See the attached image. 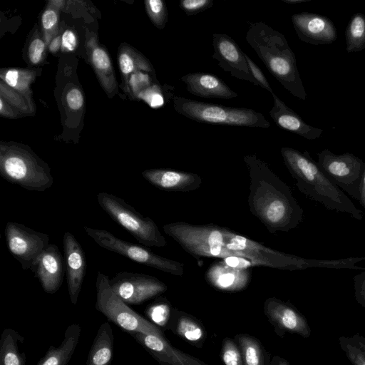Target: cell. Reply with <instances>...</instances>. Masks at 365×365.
I'll list each match as a JSON object with an SVG mask.
<instances>
[{
	"instance_id": "4316f807",
	"label": "cell",
	"mask_w": 365,
	"mask_h": 365,
	"mask_svg": "<svg viewBox=\"0 0 365 365\" xmlns=\"http://www.w3.org/2000/svg\"><path fill=\"white\" fill-rule=\"evenodd\" d=\"M346 51L359 52L365 48V16L356 13L351 16L345 31Z\"/></svg>"
},
{
	"instance_id": "5bb4252c",
	"label": "cell",
	"mask_w": 365,
	"mask_h": 365,
	"mask_svg": "<svg viewBox=\"0 0 365 365\" xmlns=\"http://www.w3.org/2000/svg\"><path fill=\"white\" fill-rule=\"evenodd\" d=\"M213 54L212 57L218 61V66L225 71L240 80L259 84L254 78L245 58V53L238 44L225 34L215 33L212 35Z\"/></svg>"
},
{
	"instance_id": "cb8c5ba5",
	"label": "cell",
	"mask_w": 365,
	"mask_h": 365,
	"mask_svg": "<svg viewBox=\"0 0 365 365\" xmlns=\"http://www.w3.org/2000/svg\"><path fill=\"white\" fill-rule=\"evenodd\" d=\"M81 328L78 324H71L66 329L59 346H49L45 355L36 365H68L78 343Z\"/></svg>"
},
{
	"instance_id": "277c9868",
	"label": "cell",
	"mask_w": 365,
	"mask_h": 365,
	"mask_svg": "<svg viewBox=\"0 0 365 365\" xmlns=\"http://www.w3.org/2000/svg\"><path fill=\"white\" fill-rule=\"evenodd\" d=\"M225 234L226 239L225 247L230 250L239 252L245 258L251 259L254 267L263 266L290 271L312 267L361 269V267L356 264L365 260V257H352L339 259H306L267 247L226 228Z\"/></svg>"
},
{
	"instance_id": "9c48e42d",
	"label": "cell",
	"mask_w": 365,
	"mask_h": 365,
	"mask_svg": "<svg viewBox=\"0 0 365 365\" xmlns=\"http://www.w3.org/2000/svg\"><path fill=\"white\" fill-rule=\"evenodd\" d=\"M97 200L111 219L140 244L157 247L166 245L167 242L154 221L143 217L123 198L107 192H99Z\"/></svg>"
},
{
	"instance_id": "bcb514c9",
	"label": "cell",
	"mask_w": 365,
	"mask_h": 365,
	"mask_svg": "<svg viewBox=\"0 0 365 365\" xmlns=\"http://www.w3.org/2000/svg\"><path fill=\"white\" fill-rule=\"evenodd\" d=\"M282 1L283 2H284V3H286V4H301V3L309 1L311 0H282Z\"/></svg>"
},
{
	"instance_id": "ab89813d",
	"label": "cell",
	"mask_w": 365,
	"mask_h": 365,
	"mask_svg": "<svg viewBox=\"0 0 365 365\" xmlns=\"http://www.w3.org/2000/svg\"><path fill=\"white\" fill-rule=\"evenodd\" d=\"M63 46L68 51H73L76 45V39L74 34L71 30L63 32L61 38Z\"/></svg>"
},
{
	"instance_id": "3957f363",
	"label": "cell",
	"mask_w": 365,
	"mask_h": 365,
	"mask_svg": "<svg viewBox=\"0 0 365 365\" xmlns=\"http://www.w3.org/2000/svg\"><path fill=\"white\" fill-rule=\"evenodd\" d=\"M245 39L282 86L294 97L306 100L296 57L285 36L265 23L257 21L250 24Z\"/></svg>"
},
{
	"instance_id": "836d02e7",
	"label": "cell",
	"mask_w": 365,
	"mask_h": 365,
	"mask_svg": "<svg viewBox=\"0 0 365 365\" xmlns=\"http://www.w3.org/2000/svg\"><path fill=\"white\" fill-rule=\"evenodd\" d=\"M146 314L158 324H163L168 314V307L165 304H153L145 311Z\"/></svg>"
},
{
	"instance_id": "b9f144b4",
	"label": "cell",
	"mask_w": 365,
	"mask_h": 365,
	"mask_svg": "<svg viewBox=\"0 0 365 365\" xmlns=\"http://www.w3.org/2000/svg\"><path fill=\"white\" fill-rule=\"evenodd\" d=\"M119 65L121 71L128 74L130 73L134 68L133 62L130 57L126 53H122L119 57Z\"/></svg>"
},
{
	"instance_id": "4dcf8cb0",
	"label": "cell",
	"mask_w": 365,
	"mask_h": 365,
	"mask_svg": "<svg viewBox=\"0 0 365 365\" xmlns=\"http://www.w3.org/2000/svg\"><path fill=\"white\" fill-rule=\"evenodd\" d=\"M146 3L152 20L156 26L163 29L168 21V12L164 1L149 0Z\"/></svg>"
},
{
	"instance_id": "7c38bea8",
	"label": "cell",
	"mask_w": 365,
	"mask_h": 365,
	"mask_svg": "<svg viewBox=\"0 0 365 365\" xmlns=\"http://www.w3.org/2000/svg\"><path fill=\"white\" fill-rule=\"evenodd\" d=\"M4 232L9 250L24 270L30 269L34 260L48 245L47 234L18 222H8Z\"/></svg>"
},
{
	"instance_id": "8fae6325",
	"label": "cell",
	"mask_w": 365,
	"mask_h": 365,
	"mask_svg": "<svg viewBox=\"0 0 365 365\" xmlns=\"http://www.w3.org/2000/svg\"><path fill=\"white\" fill-rule=\"evenodd\" d=\"M317 163L323 172L343 191L359 200L364 168L363 160L350 153L336 155L329 149L318 153Z\"/></svg>"
},
{
	"instance_id": "7bdbcfd3",
	"label": "cell",
	"mask_w": 365,
	"mask_h": 365,
	"mask_svg": "<svg viewBox=\"0 0 365 365\" xmlns=\"http://www.w3.org/2000/svg\"><path fill=\"white\" fill-rule=\"evenodd\" d=\"M142 98L153 108L160 107L163 105L164 103L163 96L158 93L145 94Z\"/></svg>"
},
{
	"instance_id": "ba28073f",
	"label": "cell",
	"mask_w": 365,
	"mask_h": 365,
	"mask_svg": "<svg viewBox=\"0 0 365 365\" xmlns=\"http://www.w3.org/2000/svg\"><path fill=\"white\" fill-rule=\"evenodd\" d=\"M96 309L122 330L130 334L143 332L163 336L161 330L153 323L133 311L112 289L108 277L98 272Z\"/></svg>"
},
{
	"instance_id": "f546056e",
	"label": "cell",
	"mask_w": 365,
	"mask_h": 365,
	"mask_svg": "<svg viewBox=\"0 0 365 365\" xmlns=\"http://www.w3.org/2000/svg\"><path fill=\"white\" fill-rule=\"evenodd\" d=\"M175 331L181 337L190 342L200 341L204 336L202 326L187 316H182L178 319Z\"/></svg>"
},
{
	"instance_id": "2e32d148",
	"label": "cell",
	"mask_w": 365,
	"mask_h": 365,
	"mask_svg": "<svg viewBox=\"0 0 365 365\" xmlns=\"http://www.w3.org/2000/svg\"><path fill=\"white\" fill-rule=\"evenodd\" d=\"M299 39L312 45L333 43L337 38L334 23L327 16L309 12L295 14L291 17Z\"/></svg>"
},
{
	"instance_id": "6da1fadb",
	"label": "cell",
	"mask_w": 365,
	"mask_h": 365,
	"mask_svg": "<svg viewBox=\"0 0 365 365\" xmlns=\"http://www.w3.org/2000/svg\"><path fill=\"white\" fill-rule=\"evenodd\" d=\"M250 178L248 205L271 233L288 232L303 220L304 211L290 187L256 155L244 156Z\"/></svg>"
},
{
	"instance_id": "603a6c76",
	"label": "cell",
	"mask_w": 365,
	"mask_h": 365,
	"mask_svg": "<svg viewBox=\"0 0 365 365\" xmlns=\"http://www.w3.org/2000/svg\"><path fill=\"white\" fill-rule=\"evenodd\" d=\"M209 284L220 290L237 292L249 284L250 273L248 269H238L227 265L222 261L212 264L206 272Z\"/></svg>"
},
{
	"instance_id": "1f68e13d",
	"label": "cell",
	"mask_w": 365,
	"mask_h": 365,
	"mask_svg": "<svg viewBox=\"0 0 365 365\" xmlns=\"http://www.w3.org/2000/svg\"><path fill=\"white\" fill-rule=\"evenodd\" d=\"M222 360L225 365H244L241 354L231 339H225L222 349Z\"/></svg>"
},
{
	"instance_id": "e575fe53",
	"label": "cell",
	"mask_w": 365,
	"mask_h": 365,
	"mask_svg": "<svg viewBox=\"0 0 365 365\" xmlns=\"http://www.w3.org/2000/svg\"><path fill=\"white\" fill-rule=\"evenodd\" d=\"M354 296L357 302L365 307V268L354 278Z\"/></svg>"
},
{
	"instance_id": "7dc6e473",
	"label": "cell",
	"mask_w": 365,
	"mask_h": 365,
	"mask_svg": "<svg viewBox=\"0 0 365 365\" xmlns=\"http://www.w3.org/2000/svg\"><path fill=\"white\" fill-rule=\"evenodd\" d=\"M277 365H289L288 362L284 359H280Z\"/></svg>"
},
{
	"instance_id": "74e56055",
	"label": "cell",
	"mask_w": 365,
	"mask_h": 365,
	"mask_svg": "<svg viewBox=\"0 0 365 365\" xmlns=\"http://www.w3.org/2000/svg\"><path fill=\"white\" fill-rule=\"evenodd\" d=\"M92 59L95 66L102 70L110 67V59L107 53L101 48L94 49L92 54Z\"/></svg>"
},
{
	"instance_id": "484cf974",
	"label": "cell",
	"mask_w": 365,
	"mask_h": 365,
	"mask_svg": "<svg viewBox=\"0 0 365 365\" xmlns=\"http://www.w3.org/2000/svg\"><path fill=\"white\" fill-rule=\"evenodd\" d=\"M25 339L14 329H5L0 339V365H25Z\"/></svg>"
},
{
	"instance_id": "f6af8a7d",
	"label": "cell",
	"mask_w": 365,
	"mask_h": 365,
	"mask_svg": "<svg viewBox=\"0 0 365 365\" xmlns=\"http://www.w3.org/2000/svg\"><path fill=\"white\" fill-rule=\"evenodd\" d=\"M360 205L365 210V163L364 168L361 177V180L359 187V199Z\"/></svg>"
},
{
	"instance_id": "52a82bcc",
	"label": "cell",
	"mask_w": 365,
	"mask_h": 365,
	"mask_svg": "<svg viewBox=\"0 0 365 365\" xmlns=\"http://www.w3.org/2000/svg\"><path fill=\"white\" fill-rule=\"evenodd\" d=\"M0 173L6 181L29 191L43 192L53 183L48 166L33 154L17 150H4Z\"/></svg>"
},
{
	"instance_id": "f1b7e54d",
	"label": "cell",
	"mask_w": 365,
	"mask_h": 365,
	"mask_svg": "<svg viewBox=\"0 0 365 365\" xmlns=\"http://www.w3.org/2000/svg\"><path fill=\"white\" fill-rule=\"evenodd\" d=\"M244 365H264V356L259 343L247 335L238 336Z\"/></svg>"
},
{
	"instance_id": "ee69618b",
	"label": "cell",
	"mask_w": 365,
	"mask_h": 365,
	"mask_svg": "<svg viewBox=\"0 0 365 365\" xmlns=\"http://www.w3.org/2000/svg\"><path fill=\"white\" fill-rule=\"evenodd\" d=\"M19 73L16 70H9L5 75L6 82L11 87H15L18 83Z\"/></svg>"
},
{
	"instance_id": "7402d4cb",
	"label": "cell",
	"mask_w": 365,
	"mask_h": 365,
	"mask_svg": "<svg viewBox=\"0 0 365 365\" xmlns=\"http://www.w3.org/2000/svg\"><path fill=\"white\" fill-rule=\"evenodd\" d=\"M271 94L274 99V106L269 113L277 126L308 140H315L322 135V129L307 124L274 92Z\"/></svg>"
},
{
	"instance_id": "ac0fdd59",
	"label": "cell",
	"mask_w": 365,
	"mask_h": 365,
	"mask_svg": "<svg viewBox=\"0 0 365 365\" xmlns=\"http://www.w3.org/2000/svg\"><path fill=\"white\" fill-rule=\"evenodd\" d=\"M161 365H207L171 346L164 337L143 332L130 334Z\"/></svg>"
},
{
	"instance_id": "7a4b0ae2",
	"label": "cell",
	"mask_w": 365,
	"mask_h": 365,
	"mask_svg": "<svg viewBox=\"0 0 365 365\" xmlns=\"http://www.w3.org/2000/svg\"><path fill=\"white\" fill-rule=\"evenodd\" d=\"M281 154L301 192L328 210L349 214L357 220L363 219V211L323 172L307 151L283 147Z\"/></svg>"
},
{
	"instance_id": "ffe728a7",
	"label": "cell",
	"mask_w": 365,
	"mask_h": 365,
	"mask_svg": "<svg viewBox=\"0 0 365 365\" xmlns=\"http://www.w3.org/2000/svg\"><path fill=\"white\" fill-rule=\"evenodd\" d=\"M142 175L155 187L168 191H192L202 184L198 175L178 170L150 169L143 171Z\"/></svg>"
},
{
	"instance_id": "8d00e7d4",
	"label": "cell",
	"mask_w": 365,
	"mask_h": 365,
	"mask_svg": "<svg viewBox=\"0 0 365 365\" xmlns=\"http://www.w3.org/2000/svg\"><path fill=\"white\" fill-rule=\"evenodd\" d=\"M44 43L38 38L34 39L31 43L29 48V56L32 63H37L39 62L44 50Z\"/></svg>"
},
{
	"instance_id": "d6986e66",
	"label": "cell",
	"mask_w": 365,
	"mask_h": 365,
	"mask_svg": "<svg viewBox=\"0 0 365 365\" xmlns=\"http://www.w3.org/2000/svg\"><path fill=\"white\" fill-rule=\"evenodd\" d=\"M266 315L281 330L307 338L311 329L307 319L293 306L276 298L264 303Z\"/></svg>"
},
{
	"instance_id": "5b68a950",
	"label": "cell",
	"mask_w": 365,
	"mask_h": 365,
	"mask_svg": "<svg viewBox=\"0 0 365 365\" xmlns=\"http://www.w3.org/2000/svg\"><path fill=\"white\" fill-rule=\"evenodd\" d=\"M174 109L192 120L210 124L266 128L270 123L251 108L227 107L182 96L173 98Z\"/></svg>"
},
{
	"instance_id": "d590c367",
	"label": "cell",
	"mask_w": 365,
	"mask_h": 365,
	"mask_svg": "<svg viewBox=\"0 0 365 365\" xmlns=\"http://www.w3.org/2000/svg\"><path fill=\"white\" fill-rule=\"evenodd\" d=\"M245 58L248 66L250 67V70L252 73L255 81L259 84V86L266 89L270 93H273V90L271 88L269 82L267 81L266 77L264 73L261 71V69L257 66V64L245 53Z\"/></svg>"
},
{
	"instance_id": "8992f818",
	"label": "cell",
	"mask_w": 365,
	"mask_h": 365,
	"mask_svg": "<svg viewBox=\"0 0 365 365\" xmlns=\"http://www.w3.org/2000/svg\"><path fill=\"white\" fill-rule=\"evenodd\" d=\"M163 229L185 250L195 257H243L240 252L225 247L226 239L224 227L210 225H195L178 222L165 225Z\"/></svg>"
},
{
	"instance_id": "9a60e30c",
	"label": "cell",
	"mask_w": 365,
	"mask_h": 365,
	"mask_svg": "<svg viewBox=\"0 0 365 365\" xmlns=\"http://www.w3.org/2000/svg\"><path fill=\"white\" fill-rule=\"evenodd\" d=\"M30 269L38 279L43 291L54 294L62 285L66 262L58 247L48 244L32 263Z\"/></svg>"
},
{
	"instance_id": "d4e9b609",
	"label": "cell",
	"mask_w": 365,
	"mask_h": 365,
	"mask_svg": "<svg viewBox=\"0 0 365 365\" xmlns=\"http://www.w3.org/2000/svg\"><path fill=\"white\" fill-rule=\"evenodd\" d=\"M114 351V335L110 324L103 323L94 338L86 365H110Z\"/></svg>"
},
{
	"instance_id": "d6a6232c",
	"label": "cell",
	"mask_w": 365,
	"mask_h": 365,
	"mask_svg": "<svg viewBox=\"0 0 365 365\" xmlns=\"http://www.w3.org/2000/svg\"><path fill=\"white\" fill-rule=\"evenodd\" d=\"M213 4V0H182L180 7L186 15L193 16L211 8Z\"/></svg>"
},
{
	"instance_id": "83f0119b",
	"label": "cell",
	"mask_w": 365,
	"mask_h": 365,
	"mask_svg": "<svg viewBox=\"0 0 365 365\" xmlns=\"http://www.w3.org/2000/svg\"><path fill=\"white\" fill-rule=\"evenodd\" d=\"M339 344L352 365H365V337L359 334L342 336Z\"/></svg>"
},
{
	"instance_id": "e0dca14e",
	"label": "cell",
	"mask_w": 365,
	"mask_h": 365,
	"mask_svg": "<svg viewBox=\"0 0 365 365\" xmlns=\"http://www.w3.org/2000/svg\"><path fill=\"white\" fill-rule=\"evenodd\" d=\"M68 290L71 302L76 304L86 270L85 252L76 237L66 232L63 237Z\"/></svg>"
},
{
	"instance_id": "44dd1931",
	"label": "cell",
	"mask_w": 365,
	"mask_h": 365,
	"mask_svg": "<svg viewBox=\"0 0 365 365\" xmlns=\"http://www.w3.org/2000/svg\"><path fill=\"white\" fill-rule=\"evenodd\" d=\"M180 81L185 83L190 93L199 97L231 99L238 96L222 79L209 73H187Z\"/></svg>"
},
{
	"instance_id": "60d3db41",
	"label": "cell",
	"mask_w": 365,
	"mask_h": 365,
	"mask_svg": "<svg viewBox=\"0 0 365 365\" xmlns=\"http://www.w3.org/2000/svg\"><path fill=\"white\" fill-rule=\"evenodd\" d=\"M57 22V15L53 10H47L42 15V24L45 29H51Z\"/></svg>"
},
{
	"instance_id": "30bf717a",
	"label": "cell",
	"mask_w": 365,
	"mask_h": 365,
	"mask_svg": "<svg viewBox=\"0 0 365 365\" xmlns=\"http://www.w3.org/2000/svg\"><path fill=\"white\" fill-rule=\"evenodd\" d=\"M84 230L102 248L162 272L176 276H181L184 273L183 264L158 255L143 246L123 240L107 230L88 227H84Z\"/></svg>"
},
{
	"instance_id": "4fadbf2b",
	"label": "cell",
	"mask_w": 365,
	"mask_h": 365,
	"mask_svg": "<svg viewBox=\"0 0 365 365\" xmlns=\"http://www.w3.org/2000/svg\"><path fill=\"white\" fill-rule=\"evenodd\" d=\"M110 284L127 304H140L167 290L166 284L153 276L126 271L117 273Z\"/></svg>"
},
{
	"instance_id": "f35d334b",
	"label": "cell",
	"mask_w": 365,
	"mask_h": 365,
	"mask_svg": "<svg viewBox=\"0 0 365 365\" xmlns=\"http://www.w3.org/2000/svg\"><path fill=\"white\" fill-rule=\"evenodd\" d=\"M68 106L73 110H78L83 104V97L78 89L71 90L66 96Z\"/></svg>"
}]
</instances>
